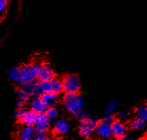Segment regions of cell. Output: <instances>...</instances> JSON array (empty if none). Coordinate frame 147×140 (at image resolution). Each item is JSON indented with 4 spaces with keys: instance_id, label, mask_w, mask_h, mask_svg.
<instances>
[{
    "instance_id": "7a4b0ae2",
    "label": "cell",
    "mask_w": 147,
    "mask_h": 140,
    "mask_svg": "<svg viewBox=\"0 0 147 140\" xmlns=\"http://www.w3.org/2000/svg\"><path fill=\"white\" fill-rule=\"evenodd\" d=\"M64 106L72 114H76L83 110L84 99L77 93H66L64 97Z\"/></svg>"
},
{
    "instance_id": "30bf717a",
    "label": "cell",
    "mask_w": 147,
    "mask_h": 140,
    "mask_svg": "<svg viewBox=\"0 0 147 140\" xmlns=\"http://www.w3.org/2000/svg\"><path fill=\"white\" fill-rule=\"evenodd\" d=\"M38 77L40 78V81H49V80H52L54 78L53 70L49 65L43 64L41 66Z\"/></svg>"
},
{
    "instance_id": "ffe728a7",
    "label": "cell",
    "mask_w": 147,
    "mask_h": 140,
    "mask_svg": "<svg viewBox=\"0 0 147 140\" xmlns=\"http://www.w3.org/2000/svg\"><path fill=\"white\" fill-rule=\"evenodd\" d=\"M117 103H118L117 101H110L107 104V106H106V114H112L114 112V110L117 106Z\"/></svg>"
},
{
    "instance_id": "3957f363",
    "label": "cell",
    "mask_w": 147,
    "mask_h": 140,
    "mask_svg": "<svg viewBox=\"0 0 147 140\" xmlns=\"http://www.w3.org/2000/svg\"><path fill=\"white\" fill-rule=\"evenodd\" d=\"M96 124H97V122L94 118H88V117L85 119L80 120V122L79 124L80 135L84 138L91 137L93 135V133L95 132Z\"/></svg>"
},
{
    "instance_id": "7402d4cb",
    "label": "cell",
    "mask_w": 147,
    "mask_h": 140,
    "mask_svg": "<svg viewBox=\"0 0 147 140\" xmlns=\"http://www.w3.org/2000/svg\"><path fill=\"white\" fill-rule=\"evenodd\" d=\"M8 0H0V16L3 14L6 8L7 7Z\"/></svg>"
},
{
    "instance_id": "8fae6325",
    "label": "cell",
    "mask_w": 147,
    "mask_h": 140,
    "mask_svg": "<svg viewBox=\"0 0 147 140\" xmlns=\"http://www.w3.org/2000/svg\"><path fill=\"white\" fill-rule=\"evenodd\" d=\"M69 125L65 119H59L54 126V132L58 135H63L68 132Z\"/></svg>"
},
{
    "instance_id": "4fadbf2b",
    "label": "cell",
    "mask_w": 147,
    "mask_h": 140,
    "mask_svg": "<svg viewBox=\"0 0 147 140\" xmlns=\"http://www.w3.org/2000/svg\"><path fill=\"white\" fill-rule=\"evenodd\" d=\"M30 93L28 92L26 89H20L17 92V107L19 109H21L24 105L26 104L27 101L28 100L29 97H30Z\"/></svg>"
},
{
    "instance_id": "5bb4252c",
    "label": "cell",
    "mask_w": 147,
    "mask_h": 140,
    "mask_svg": "<svg viewBox=\"0 0 147 140\" xmlns=\"http://www.w3.org/2000/svg\"><path fill=\"white\" fill-rule=\"evenodd\" d=\"M31 109L33 112H35L37 114H43L46 110V106H44L43 101H41L40 97H36L31 102Z\"/></svg>"
},
{
    "instance_id": "ba28073f",
    "label": "cell",
    "mask_w": 147,
    "mask_h": 140,
    "mask_svg": "<svg viewBox=\"0 0 147 140\" xmlns=\"http://www.w3.org/2000/svg\"><path fill=\"white\" fill-rule=\"evenodd\" d=\"M40 99L46 106V108L54 107L58 101L57 94L53 93H44L42 95H40Z\"/></svg>"
},
{
    "instance_id": "5b68a950",
    "label": "cell",
    "mask_w": 147,
    "mask_h": 140,
    "mask_svg": "<svg viewBox=\"0 0 147 140\" xmlns=\"http://www.w3.org/2000/svg\"><path fill=\"white\" fill-rule=\"evenodd\" d=\"M62 85L63 90L66 93H77L80 88V80L77 76L70 75L64 78Z\"/></svg>"
},
{
    "instance_id": "d4e9b609",
    "label": "cell",
    "mask_w": 147,
    "mask_h": 140,
    "mask_svg": "<svg viewBox=\"0 0 147 140\" xmlns=\"http://www.w3.org/2000/svg\"><path fill=\"white\" fill-rule=\"evenodd\" d=\"M33 140H46L45 135H36Z\"/></svg>"
},
{
    "instance_id": "603a6c76",
    "label": "cell",
    "mask_w": 147,
    "mask_h": 140,
    "mask_svg": "<svg viewBox=\"0 0 147 140\" xmlns=\"http://www.w3.org/2000/svg\"><path fill=\"white\" fill-rule=\"evenodd\" d=\"M76 116L78 118H79L80 120H83V119H85V118H88V114L86 113V111H84V110H80L79 112L77 113L76 114Z\"/></svg>"
},
{
    "instance_id": "d6986e66",
    "label": "cell",
    "mask_w": 147,
    "mask_h": 140,
    "mask_svg": "<svg viewBox=\"0 0 147 140\" xmlns=\"http://www.w3.org/2000/svg\"><path fill=\"white\" fill-rule=\"evenodd\" d=\"M129 126L132 130H142L146 126V122L137 118V119L132 122L129 125Z\"/></svg>"
},
{
    "instance_id": "484cf974",
    "label": "cell",
    "mask_w": 147,
    "mask_h": 140,
    "mask_svg": "<svg viewBox=\"0 0 147 140\" xmlns=\"http://www.w3.org/2000/svg\"><path fill=\"white\" fill-rule=\"evenodd\" d=\"M119 140H134V139H133V138H131V137H129V136H126V135H125V136L120 138Z\"/></svg>"
},
{
    "instance_id": "6da1fadb",
    "label": "cell",
    "mask_w": 147,
    "mask_h": 140,
    "mask_svg": "<svg viewBox=\"0 0 147 140\" xmlns=\"http://www.w3.org/2000/svg\"><path fill=\"white\" fill-rule=\"evenodd\" d=\"M42 65L43 64L41 63H35L31 64H24L22 67H20V77L18 83L25 85L34 82L39 76V72Z\"/></svg>"
},
{
    "instance_id": "52a82bcc",
    "label": "cell",
    "mask_w": 147,
    "mask_h": 140,
    "mask_svg": "<svg viewBox=\"0 0 147 140\" xmlns=\"http://www.w3.org/2000/svg\"><path fill=\"white\" fill-rule=\"evenodd\" d=\"M112 135L117 139L126 135L127 126L121 121H114L111 124Z\"/></svg>"
},
{
    "instance_id": "2e32d148",
    "label": "cell",
    "mask_w": 147,
    "mask_h": 140,
    "mask_svg": "<svg viewBox=\"0 0 147 140\" xmlns=\"http://www.w3.org/2000/svg\"><path fill=\"white\" fill-rule=\"evenodd\" d=\"M137 118L146 122L147 121V107L146 105H142L136 110L135 112Z\"/></svg>"
},
{
    "instance_id": "277c9868",
    "label": "cell",
    "mask_w": 147,
    "mask_h": 140,
    "mask_svg": "<svg viewBox=\"0 0 147 140\" xmlns=\"http://www.w3.org/2000/svg\"><path fill=\"white\" fill-rule=\"evenodd\" d=\"M14 116L21 121L22 123H24L25 126H33L36 123L37 114L33 112L32 110L28 111L21 108L15 113Z\"/></svg>"
},
{
    "instance_id": "7c38bea8",
    "label": "cell",
    "mask_w": 147,
    "mask_h": 140,
    "mask_svg": "<svg viewBox=\"0 0 147 140\" xmlns=\"http://www.w3.org/2000/svg\"><path fill=\"white\" fill-rule=\"evenodd\" d=\"M36 135V129L32 126H26L20 134V140H33Z\"/></svg>"
},
{
    "instance_id": "8992f818",
    "label": "cell",
    "mask_w": 147,
    "mask_h": 140,
    "mask_svg": "<svg viewBox=\"0 0 147 140\" xmlns=\"http://www.w3.org/2000/svg\"><path fill=\"white\" fill-rule=\"evenodd\" d=\"M95 133L98 136L104 138V139H109L113 135H112L111 124L107 123L105 122H100L97 123L96 126Z\"/></svg>"
},
{
    "instance_id": "ac0fdd59",
    "label": "cell",
    "mask_w": 147,
    "mask_h": 140,
    "mask_svg": "<svg viewBox=\"0 0 147 140\" xmlns=\"http://www.w3.org/2000/svg\"><path fill=\"white\" fill-rule=\"evenodd\" d=\"M58 111L55 107H50V108H47L46 110L44 111V114L46 115L47 118H48L49 122H52L54 119H56V116H57Z\"/></svg>"
},
{
    "instance_id": "83f0119b",
    "label": "cell",
    "mask_w": 147,
    "mask_h": 140,
    "mask_svg": "<svg viewBox=\"0 0 147 140\" xmlns=\"http://www.w3.org/2000/svg\"><path fill=\"white\" fill-rule=\"evenodd\" d=\"M146 107H147V103H146Z\"/></svg>"
},
{
    "instance_id": "e0dca14e",
    "label": "cell",
    "mask_w": 147,
    "mask_h": 140,
    "mask_svg": "<svg viewBox=\"0 0 147 140\" xmlns=\"http://www.w3.org/2000/svg\"><path fill=\"white\" fill-rule=\"evenodd\" d=\"M8 77L13 81L19 82V77H20V68L19 67H14L11 68L8 72Z\"/></svg>"
},
{
    "instance_id": "4316f807",
    "label": "cell",
    "mask_w": 147,
    "mask_h": 140,
    "mask_svg": "<svg viewBox=\"0 0 147 140\" xmlns=\"http://www.w3.org/2000/svg\"><path fill=\"white\" fill-rule=\"evenodd\" d=\"M142 140H147V134L142 138Z\"/></svg>"
},
{
    "instance_id": "9a60e30c",
    "label": "cell",
    "mask_w": 147,
    "mask_h": 140,
    "mask_svg": "<svg viewBox=\"0 0 147 140\" xmlns=\"http://www.w3.org/2000/svg\"><path fill=\"white\" fill-rule=\"evenodd\" d=\"M50 84V92L58 94L63 90V85H62V81L59 79H55L53 78L52 80H49Z\"/></svg>"
},
{
    "instance_id": "44dd1931",
    "label": "cell",
    "mask_w": 147,
    "mask_h": 140,
    "mask_svg": "<svg viewBox=\"0 0 147 140\" xmlns=\"http://www.w3.org/2000/svg\"><path fill=\"white\" fill-rule=\"evenodd\" d=\"M117 117H118V118H119V121L123 122V121L127 120L128 118H129V114H128L126 111H125V110H121V111H120V112L118 113Z\"/></svg>"
},
{
    "instance_id": "9c48e42d",
    "label": "cell",
    "mask_w": 147,
    "mask_h": 140,
    "mask_svg": "<svg viewBox=\"0 0 147 140\" xmlns=\"http://www.w3.org/2000/svg\"><path fill=\"white\" fill-rule=\"evenodd\" d=\"M49 120L47 118L46 115L43 114H37L36 123V131H40V132H45V131L48 128L49 126Z\"/></svg>"
},
{
    "instance_id": "cb8c5ba5",
    "label": "cell",
    "mask_w": 147,
    "mask_h": 140,
    "mask_svg": "<svg viewBox=\"0 0 147 140\" xmlns=\"http://www.w3.org/2000/svg\"><path fill=\"white\" fill-rule=\"evenodd\" d=\"M103 121L105 122H107V123L112 124L114 122V117L113 116V114H107L106 116L105 117Z\"/></svg>"
}]
</instances>
